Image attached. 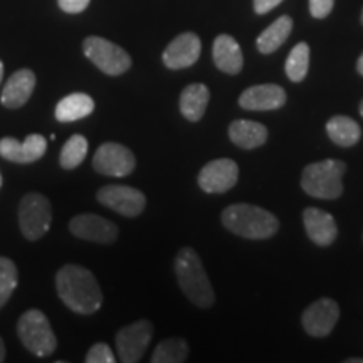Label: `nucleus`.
<instances>
[{"mask_svg":"<svg viewBox=\"0 0 363 363\" xmlns=\"http://www.w3.org/2000/svg\"><path fill=\"white\" fill-rule=\"evenodd\" d=\"M56 291L61 301L78 315H94L103 305L101 286L83 266H62L56 274Z\"/></svg>","mask_w":363,"mask_h":363,"instance_id":"obj_1","label":"nucleus"},{"mask_svg":"<svg viewBox=\"0 0 363 363\" xmlns=\"http://www.w3.org/2000/svg\"><path fill=\"white\" fill-rule=\"evenodd\" d=\"M175 274L182 293L199 308H211L216 301L214 289L199 254L192 247H182L175 256Z\"/></svg>","mask_w":363,"mask_h":363,"instance_id":"obj_2","label":"nucleus"},{"mask_svg":"<svg viewBox=\"0 0 363 363\" xmlns=\"http://www.w3.org/2000/svg\"><path fill=\"white\" fill-rule=\"evenodd\" d=\"M222 224L233 234L246 239H269L279 229L276 216L251 203H234L224 208Z\"/></svg>","mask_w":363,"mask_h":363,"instance_id":"obj_3","label":"nucleus"},{"mask_svg":"<svg viewBox=\"0 0 363 363\" xmlns=\"http://www.w3.org/2000/svg\"><path fill=\"white\" fill-rule=\"evenodd\" d=\"M347 165L340 160H323L308 165L303 170L301 187L315 199H338L343 194V174Z\"/></svg>","mask_w":363,"mask_h":363,"instance_id":"obj_4","label":"nucleus"},{"mask_svg":"<svg viewBox=\"0 0 363 363\" xmlns=\"http://www.w3.org/2000/svg\"><path fill=\"white\" fill-rule=\"evenodd\" d=\"M17 335L26 350L39 358L51 357L57 348V338L48 316L39 310H27L17 321Z\"/></svg>","mask_w":363,"mask_h":363,"instance_id":"obj_5","label":"nucleus"},{"mask_svg":"<svg viewBox=\"0 0 363 363\" xmlns=\"http://www.w3.org/2000/svg\"><path fill=\"white\" fill-rule=\"evenodd\" d=\"M52 222V206L45 195L29 192L19 203V227L27 240H39L48 234Z\"/></svg>","mask_w":363,"mask_h":363,"instance_id":"obj_6","label":"nucleus"},{"mask_svg":"<svg viewBox=\"0 0 363 363\" xmlns=\"http://www.w3.org/2000/svg\"><path fill=\"white\" fill-rule=\"evenodd\" d=\"M83 52L99 71L108 76L125 74L131 67V57L123 48L98 35L84 39Z\"/></svg>","mask_w":363,"mask_h":363,"instance_id":"obj_7","label":"nucleus"},{"mask_svg":"<svg viewBox=\"0 0 363 363\" xmlns=\"http://www.w3.org/2000/svg\"><path fill=\"white\" fill-rule=\"evenodd\" d=\"M153 338V325L148 320H138L118 330L115 343L120 362L136 363L142 360Z\"/></svg>","mask_w":363,"mask_h":363,"instance_id":"obj_8","label":"nucleus"},{"mask_svg":"<svg viewBox=\"0 0 363 363\" xmlns=\"http://www.w3.org/2000/svg\"><path fill=\"white\" fill-rule=\"evenodd\" d=\"M101 206L125 217H138L147 207V197L142 190L128 185H104L96 192Z\"/></svg>","mask_w":363,"mask_h":363,"instance_id":"obj_9","label":"nucleus"},{"mask_svg":"<svg viewBox=\"0 0 363 363\" xmlns=\"http://www.w3.org/2000/svg\"><path fill=\"white\" fill-rule=\"evenodd\" d=\"M135 167L136 158L133 152L121 143H103L93 157V169L106 177L121 179V177L130 175Z\"/></svg>","mask_w":363,"mask_h":363,"instance_id":"obj_10","label":"nucleus"},{"mask_svg":"<svg viewBox=\"0 0 363 363\" xmlns=\"http://www.w3.org/2000/svg\"><path fill=\"white\" fill-rule=\"evenodd\" d=\"M69 233L74 238L96 244H113L120 235L115 222L98 214H79L69 222Z\"/></svg>","mask_w":363,"mask_h":363,"instance_id":"obj_11","label":"nucleus"},{"mask_svg":"<svg viewBox=\"0 0 363 363\" xmlns=\"http://www.w3.org/2000/svg\"><path fill=\"white\" fill-rule=\"evenodd\" d=\"M239 167L230 158L208 162L199 174V187L206 194H224L238 184Z\"/></svg>","mask_w":363,"mask_h":363,"instance_id":"obj_12","label":"nucleus"},{"mask_svg":"<svg viewBox=\"0 0 363 363\" xmlns=\"http://www.w3.org/2000/svg\"><path fill=\"white\" fill-rule=\"evenodd\" d=\"M340 308L333 299L323 298L313 303L310 308H306L303 313V326L306 333L315 338H323L333 331L338 323Z\"/></svg>","mask_w":363,"mask_h":363,"instance_id":"obj_13","label":"nucleus"},{"mask_svg":"<svg viewBox=\"0 0 363 363\" xmlns=\"http://www.w3.org/2000/svg\"><path fill=\"white\" fill-rule=\"evenodd\" d=\"M48 150V140L43 135L33 133L29 135L24 142L12 138V136H4L0 140V157L6 158L12 163H33L44 157Z\"/></svg>","mask_w":363,"mask_h":363,"instance_id":"obj_14","label":"nucleus"},{"mask_svg":"<svg viewBox=\"0 0 363 363\" xmlns=\"http://www.w3.org/2000/svg\"><path fill=\"white\" fill-rule=\"evenodd\" d=\"M202 43L197 34L184 33L172 40L163 51V65L169 69H185L194 66L197 59L201 57Z\"/></svg>","mask_w":363,"mask_h":363,"instance_id":"obj_15","label":"nucleus"},{"mask_svg":"<svg viewBox=\"0 0 363 363\" xmlns=\"http://www.w3.org/2000/svg\"><path fill=\"white\" fill-rule=\"evenodd\" d=\"M286 91L278 84L251 86L239 96V106L249 111H272L283 108Z\"/></svg>","mask_w":363,"mask_h":363,"instance_id":"obj_16","label":"nucleus"},{"mask_svg":"<svg viewBox=\"0 0 363 363\" xmlns=\"http://www.w3.org/2000/svg\"><path fill=\"white\" fill-rule=\"evenodd\" d=\"M303 222L308 238H310L316 246L326 247L333 244V240L338 235V227L335 217L328 212L321 211L316 207H308L303 214Z\"/></svg>","mask_w":363,"mask_h":363,"instance_id":"obj_17","label":"nucleus"},{"mask_svg":"<svg viewBox=\"0 0 363 363\" xmlns=\"http://www.w3.org/2000/svg\"><path fill=\"white\" fill-rule=\"evenodd\" d=\"M35 74L30 69H19L9 78V81L4 86L2 96L0 101L9 110H17L22 108L33 96L35 88Z\"/></svg>","mask_w":363,"mask_h":363,"instance_id":"obj_18","label":"nucleus"},{"mask_svg":"<svg viewBox=\"0 0 363 363\" xmlns=\"http://www.w3.org/2000/svg\"><path fill=\"white\" fill-rule=\"evenodd\" d=\"M212 56L217 69L225 72V74H239L242 71L244 57L240 51L238 40L229 34H220L214 40V48H212Z\"/></svg>","mask_w":363,"mask_h":363,"instance_id":"obj_19","label":"nucleus"},{"mask_svg":"<svg viewBox=\"0 0 363 363\" xmlns=\"http://www.w3.org/2000/svg\"><path fill=\"white\" fill-rule=\"evenodd\" d=\"M229 138L239 148L252 150L266 143L267 130L257 121L235 120L229 126Z\"/></svg>","mask_w":363,"mask_h":363,"instance_id":"obj_20","label":"nucleus"},{"mask_svg":"<svg viewBox=\"0 0 363 363\" xmlns=\"http://www.w3.org/2000/svg\"><path fill=\"white\" fill-rule=\"evenodd\" d=\"M94 99L84 93H72L62 98L61 101L56 104V120L61 123H71V121L83 120V118L89 116L94 111Z\"/></svg>","mask_w":363,"mask_h":363,"instance_id":"obj_21","label":"nucleus"},{"mask_svg":"<svg viewBox=\"0 0 363 363\" xmlns=\"http://www.w3.org/2000/svg\"><path fill=\"white\" fill-rule=\"evenodd\" d=\"M208 99H211V93L206 84H189L180 94V113L189 121L202 120V116L206 115Z\"/></svg>","mask_w":363,"mask_h":363,"instance_id":"obj_22","label":"nucleus"},{"mask_svg":"<svg viewBox=\"0 0 363 363\" xmlns=\"http://www.w3.org/2000/svg\"><path fill=\"white\" fill-rule=\"evenodd\" d=\"M326 133H328L331 142L337 143L338 147H353L360 142L362 130L355 120L337 115L326 123Z\"/></svg>","mask_w":363,"mask_h":363,"instance_id":"obj_23","label":"nucleus"},{"mask_svg":"<svg viewBox=\"0 0 363 363\" xmlns=\"http://www.w3.org/2000/svg\"><path fill=\"white\" fill-rule=\"evenodd\" d=\"M293 30V21L291 17L283 16L279 19H276L272 24L267 27L266 30H262V34L257 38V49L262 54H271L278 51L286 43V39L289 38Z\"/></svg>","mask_w":363,"mask_h":363,"instance_id":"obj_24","label":"nucleus"},{"mask_svg":"<svg viewBox=\"0 0 363 363\" xmlns=\"http://www.w3.org/2000/svg\"><path fill=\"white\" fill-rule=\"evenodd\" d=\"M189 358V343L184 338H167L157 345L152 363H182Z\"/></svg>","mask_w":363,"mask_h":363,"instance_id":"obj_25","label":"nucleus"},{"mask_svg":"<svg viewBox=\"0 0 363 363\" xmlns=\"http://www.w3.org/2000/svg\"><path fill=\"white\" fill-rule=\"evenodd\" d=\"M88 155V140L83 135H72L67 142L62 145L61 155H59V163L62 169L72 170L78 169L81 163L84 162Z\"/></svg>","mask_w":363,"mask_h":363,"instance_id":"obj_26","label":"nucleus"},{"mask_svg":"<svg viewBox=\"0 0 363 363\" xmlns=\"http://www.w3.org/2000/svg\"><path fill=\"white\" fill-rule=\"evenodd\" d=\"M308 67H310V45L299 43L289 52L286 61V74L293 83H301L306 78Z\"/></svg>","mask_w":363,"mask_h":363,"instance_id":"obj_27","label":"nucleus"},{"mask_svg":"<svg viewBox=\"0 0 363 363\" xmlns=\"http://www.w3.org/2000/svg\"><path fill=\"white\" fill-rule=\"evenodd\" d=\"M19 283V271L13 261L0 256V310L7 305V301L16 291Z\"/></svg>","mask_w":363,"mask_h":363,"instance_id":"obj_28","label":"nucleus"},{"mask_svg":"<svg viewBox=\"0 0 363 363\" xmlns=\"http://www.w3.org/2000/svg\"><path fill=\"white\" fill-rule=\"evenodd\" d=\"M86 363H115V353L106 343H96L89 348L84 358Z\"/></svg>","mask_w":363,"mask_h":363,"instance_id":"obj_29","label":"nucleus"},{"mask_svg":"<svg viewBox=\"0 0 363 363\" xmlns=\"http://www.w3.org/2000/svg\"><path fill=\"white\" fill-rule=\"evenodd\" d=\"M335 0H310V12L315 19H325L333 11Z\"/></svg>","mask_w":363,"mask_h":363,"instance_id":"obj_30","label":"nucleus"},{"mask_svg":"<svg viewBox=\"0 0 363 363\" xmlns=\"http://www.w3.org/2000/svg\"><path fill=\"white\" fill-rule=\"evenodd\" d=\"M89 2L91 0H57L61 11H65L67 13H79L86 11Z\"/></svg>","mask_w":363,"mask_h":363,"instance_id":"obj_31","label":"nucleus"},{"mask_svg":"<svg viewBox=\"0 0 363 363\" xmlns=\"http://www.w3.org/2000/svg\"><path fill=\"white\" fill-rule=\"evenodd\" d=\"M281 2L283 0H254V11L262 16V13H267L274 7H278Z\"/></svg>","mask_w":363,"mask_h":363,"instance_id":"obj_32","label":"nucleus"},{"mask_svg":"<svg viewBox=\"0 0 363 363\" xmlns=\"http://www.w3.org/2000/svg\"><path fill=\"white\" fill-rule=\"evenodd\" d=\"M6 360V343H4L2 337H0V363Z\"/></svg>","mask_w":363,"mask_h":363,"instance_id":"obj_33","label":"nucleus"},{"mask_svg":"<svg viewBox=\"0 0 363 363\" xmlns=\"http://www.w3.org/2000/svg\"><path fill=\"white\" fill-rule=\"evenodd\" d=\"M357 69H358V72H360V74L363 76V54L360 56V59H358V62H357Z\"/></svg>","mask_w":363,"mask_h":363,"instance_id":"obj_34","label":"nucleus"},{"mask_svg":"<svg viewBox=\"0 0 363 363\" xmlns=\"http://www.w3.org/2000/svg\"><path fill=\"white\" fill-rule=\"evenodd\" d=\"M347 363H363V358H350V360H347Z\"/></svg>","mask_w":363,"mask_h":363,"instance_id":"obj_35","label":"nucleus"},{"mask_svg":"<svg viewBox=\"0 0 363 363\" xmlns=\"http://www.w3.org/2000/svg\"><path fill=\"white\" fill-rule=\"evenodd\" d=\"M2 78H4V62L0 61V83H2Z\"/></svg>","mask_w":363,"mask_h":363,"instance_id":"obj_36","label":"nucleus"},{"mask_svg":"<svg viewBox=\"0 0 363 363\" xmlns=\"http://www.w3.org/2000/svg\"><path fill=\"white\" fill-rule=\"evenodd\" d=\"M360 115H362V116H363V101H362V103H360Z\"/></svg>","mask_w":363,"mask_h":363,"instance_id":"obj_37","label":"nucleus"},{"mask_svg":"<svg viewBox=\"0 0 363 363\" xmlns=\"http://www.w3.org/2000/svg\"><path fill=\"white\" fill-rule=\"evenodd\" d=\"M0 189H2V174H0Z\"/></svg>","mask_w":363,"mask_h":363,"instance_id":"obj_38","label":"nucleus"},{"mask_svg":"<svg viewBox=\"0 0 363 363\" xmlns=\"http://www.w3.org/2000/svg\"><path fill=\"white\" fill-rule=\"evenodd\" d=\"M362 22H363V12H362Z\"/></svg>","mask_w":363,"mask_h":363,"instance_id":"obj_39","label":"nucleus"}]
</instances>
